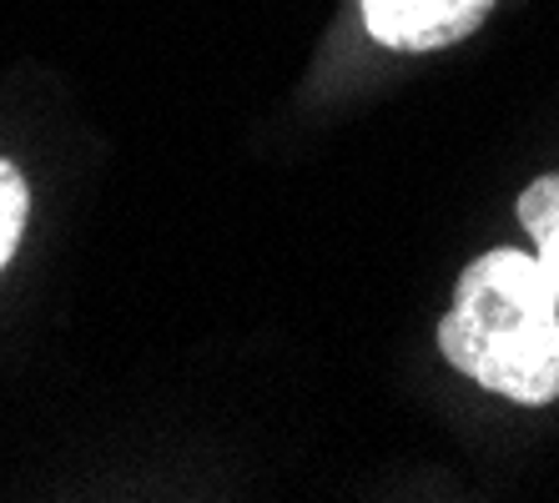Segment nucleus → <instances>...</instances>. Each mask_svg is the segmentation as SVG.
Listing matches in <instances>:
<instances>
[{"label": "nucleus", "instance_id": "nucleus-3", "mask_svg": "<svg viewBox=\"0 0 559 503\" xmlns=\"http://www.w3.org/2000/svg\"><path fill=\"white\" fill-rule=\"evenodd\" d=\"M514 212H520L524 232L534 237V252H539L549 267H559V177H539L530 192L520 196Z\"/></svg>", "mask_w": 559, "mask_h": 503}, {"label": "nucleus", "instance_id": "nucleus-1", "mask_svg": "<svg viewBox=\"0 0 559 503\" xmlns=\"http://www.w3.org/2000/svg\"><path fill=\"white\" fill-rule=\"evenodd\" d=\"M439 352L464 378L524 408L559 398V267L495 247L464 267Z\"/></svg>", "mask_w": 559, "mask_h": 503}, {"label": "nucleus", "instance_id": "nucleus-4", "mask_svg": "<svg viewBox=\"0 0 559 503\" xmlns=\"http://www.w3.org/2000/svg\"><path fill=\"white\" fill-rule=\"evenodd\" d=\"M26 217H31L26 177H21V171H15L11 161H0V272H5V262H11V258H15V247H21Z\"/></svg>", "mask_w": 559, "mask_h": 503}, {"label": "nucleus", "instance_id": "nucleus-2", "mask_svg": "<svg viewBox=\"0 0 559 503\" xmlns=\"http://www.w3.org/2000/svg\"><path fill=\"white\" fill-rule=\"evenodd\" d=\"M364 26L389 51H443L484 26L495 0H358Z\"/></svg>", "mask_w": 559, "mask_h": 503}]
</instances>
